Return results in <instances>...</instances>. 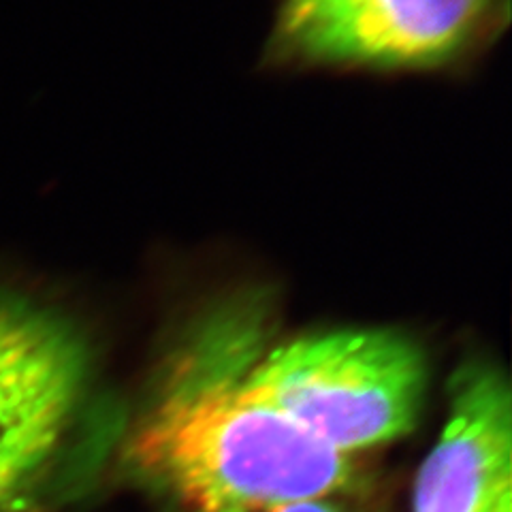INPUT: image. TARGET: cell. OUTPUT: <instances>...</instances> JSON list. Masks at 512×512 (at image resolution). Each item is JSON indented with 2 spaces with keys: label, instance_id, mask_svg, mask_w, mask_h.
<instances>
[{
  "label": "cell",
  "instance_id": "4",
  "mask_svg": "<svg viewBox=\"0 0 512 512\" xmlns=\"http://www.w3.org/2000/svg\"><path fill=\"white\" fill-rule=\"evenodd\" d=\"M506 0H282L280 58L314 67L431 71L474 52Z\"/></svg>",
  "mask_w": 512,
  "mask_h": 512
},
{
  "label": "cell",
  "instance_id": "6",
  "mask_svg": "<svg viewBox=\"0 0 512 512\" xmlns=\"http://www.w3.org/2000/svg\"><path fill=\"white\" fill-rule=\"evenodd\" d=\"M229 512H342V510L335 504H331L327 498H318V500H297V502H280V504H256L246 508H235Z\"/></svg>",
  "mask_w": 512,
  "mask_h": 512
},
{
  "label": "cell",
  "instance_id": "3",
  "mask_svg": "<svg viewBox=\"0 0 512 512\" xmlns=\"http://www.w3.org/2000/svg\"><path fill=\"white\" fill-rule=\"evenodd\" d=\"M88 348L69 318L0 282V512H28L82 408Z\"/></svg>",
  "mask_w": 512,
  "mask_h": 512
},
{
  "label": "cell",
  "instance_id": "5",
  "mask_svg": "<svg viewBox=\"0 0 512 512\" xmlns=\"http://www.w3.org/2000/svg\"><path fill=\"white\" fill-rule=\"evenodd\" d=\"M412 512H512V395L491 365L453 378L440 438L416 472Z\"/></svg>",
  "mask_w": 512,
  "mask_h": 512
},
{
  "label": "cell",
  "instance_id": "2",
  "mask_svg": "<svg viewBox=\"0 0 512 512\" xmlns=\"http://www.w3.org/2000/svg\"><path fill=\"white\" fill-rule=\"evenodd\" d=\"M248 389L342 455L406 436L425 395V357L389 329H344L276 346Z\"/></svg>",
  "mask_w": 512,
  "mask_h": 512
},
{
  "label": "cell",
  "instance_id": "1",
  "mask_svg": "<svg viewBox=\"0 0 512 512\" xmlns=\"http://www.w3.org/2000/svg\"><path fill=\"white\" fill-rule=\"evenodd\" d=\"M173 359L131 440L135 466L192 512L329 498L355 480L325 446L246 384L252 327L224 308Z\"/></svg>",
  "mask_w": 512,
  "mask_h": 512
}]
</instances>
